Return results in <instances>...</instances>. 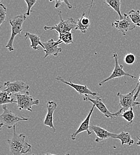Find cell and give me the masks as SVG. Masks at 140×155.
Returning a JSON list of instances; mask_svg holds the SVG:
<instances>
[{
	"label": "cell",
	"mask_w": 140,
	"mask_h": 155,
	"mask_svg": "<svg viewBox=\"0 0 140 155\" xmlns=\"http://www.w3.org/2000/svg\"><path fill=\"white\" fill-rule=\"evenodd\" d=\"M3 113L0 116V130L2 127H5L8 129L13 128L20 121H26L28 120V118L24 117L23 116H20L13 114L10 110H9L7 106L3 105Z\"/></svg>",
	"instance_id": "3"
},
{
	"label": "cell",
	"mask_w": 140,
	"mask_h": 155,
	"mask_svg": "<svg viewBox=\"0 0 140 155\" xmlns=\"http://www.w3.org/2000/svg\"><path fill=\"white\" fill-rule=\"evenodd\" d=\"M129 18L136 26L140 27V11L131 10L128 14Z\"/></svg>",
	"instance_id": "21"
},
{
	"label": "cell",
	"mask_w": 140,
	"mask_h": 155,
	"mask_svg": "<svg viewBox=\"0 0 140 155\" xmlns=\"http://www.w3.org/2000/svg\"><path fill=\"white\" fill-rule=\"evenodd\" d=\"M25 39H27L28 38L29 39L31 42V47L35 50H40L38 48V45H40L41 47L44 50L45 47L42 44V42L41 41L40 36H38L36 34H31L29 32H26L25 35Z\"/></svg>",
	"instance_id": "17"
},
{
	"label": "cell",
	"mask_w": 140,
	"mask_h": 155,
	"mask_svg": "<svg viewBox=\"0 0 140 155\" xmlns=\"http://www.w3.org/2000/svg\"><path fill=\"white\" fill-rule=\"evenodd\" d=\"M57 107V103L56 101H49L47 104V114L45 116V120L44 121V124L51 128L54 133H56V128L54 126L53 123V115L55 110Z\"/></svg>",
	"instance_id": "14"
},
{
	"label": "cell",
	"mask_w": 140,
	"mask_h": 155,
	"mask_svg": "<svg viewBox=\"0 0 140 155\" xmlns=\"http://www.w3.org/2000/svg\"><path fill=\"white\" fill-rule=\"evenodd\" d=\"M32 155H35V154H32Z\"/></svg>",
	"instance_id": "32"
},
{
	"label": "cell",
	"mask_w": 140,
	"mask_h": 155,
	"mask_svg": "<svg viewBox=\"0 0 140 155\" xmlns=\"http://www.w3.org/2000/svg\"><path fill=\"white\" fill-rule=\"evenodd\" d=\"M112 26H115L116 28L121 32L123 35L125 36L128 31L134 30L136 26L133 23L132 20L126 13L123 15V19L117 20L112 24Z\"/></svg>",
	"instance_id": "10"
},
{
	"label": "cell",
	"mask_w": 140,
	"mask_h": 155,
	"mask_svg": "<svg viewBox=\"0 0 140 155\" xmlns=\"http://www.w3.org/2000/svg\"><path fill=\"white\" fill-rule=\"evenodd\" d=\"M59 15L60 18V22L53 26H45L44 29L47 30H54L57 34H60L64 32H69L74 31L76 29L77 22L73 18H69L68 19L64 20L62 18L61 12H59Z\"/></svg>",
	"instance_id": "5"
},
{
	"label": "cell",
	"mask_w": 140,
	"mask_h": 155,
	"mask_svg": "<svg viewBox=\"0 0 140 155\" xmlns=\"http://www.w3.org/2000/svg\"><path fill=\"white\" fill-rule=\"evenodd\" d=\"M61 43L63 42L60 39L57 41H55L53 38L50 39L47 42H42L45 47V49L44 50V51L45 53L44 58H47L50 55H53L55 57L57 56L59 53L62 51V48L59 47Z\"/></svg>",
	"instance_id": "11"
},
{
	"label": "cell",
	"mask_w": 140,
	"mask_h": 155,
	"mask_svg": "<svg viewBox=\"0 0 140 155\" xmlns=\"http://www.w3.org/2000/svg\"><path fill=\"white\" fill-rule=\"evenodd\" d=\"M90 130H92L96 135V138L95 140L97 143H101L106 140L109 138H116L118 134H115L109 132L107 130L97 125H91Z\"/></svg>",
	"instance_id": "13"
},
{
	"label": "cell",
	"mask_w": 140,
	"mask_h": 155,
	"mask_svg": "<svg viewBox=\"0 0 140 155\" xmlns=\"http://www.w3.org/2000/svg\"><path fill=\"white\" fill-rule=\"evenodd\" d=\"M56 79L58 81H61L64 84L68 85L69 86L74 88L80 95H84V96H99V94L96 92L91 91L86 85H82L80 84H75L72 82L71 80L69 82L66 81L64 79H63L60 76H58L56 78Z\"/></svg>",
	"instance_id": "12"
},
{
	"label": "cell",
	"mask_w": 140,
	"mask_h": 155,
	"mask_svg": "<svg viewBox=\"0 0 140 155\" xmlns=\"http://www.w3.org/2000/svg\"><path fill=\"white\" fill-rule=\"evenodd\" d=\"M139 83L140 84V78H139Z\"/></svg>",
	"instance_id": "31"
},
{
	"label": "cell",
	"mask_w": 140,
	"mask_h": 155,
	"mask_svg": "<svg viewBox=\"0 0 140 155\" xmlns=\"http://www.w3.org/2000/svg\"><path fill=\"white\" fill-rule=\"evenodd\" d=\"M59 39L62 41L63 43L66 44H70L73 43V37H72V32H64L59 34Z\"/></svg>",
	"instance_id": "22"
},
{
	"label": "cell",
	"mask_w": 140,
	"mask_h": 155,
	"mask_svg": "<svg viewBox=\"0 0 140 155\" xmlns=\"http://www.w3.org/2000/svg\"><path fill=\"white\" fill-rule=\"evenodd\" d=\"M53 2H55L56 3V5H55V8H57L60 7L61 5V4L63 3V2H64V0H63V1H60V0H57V1H53Z\"/></svg>",
	"instance_id": "27"
},
{
	"label": "cell",
	"mask_w": 140,
	"mask_h": 155,
	"mask_svg": "<svg viewBox=\"0 0 140 155\" xmlns=\"http://www.w3.org/2000/svg\"><path fill=\"white\" fill-rule=\"evenodd\" d=\"M43 155H54V154H52V153H46V154H44ZM65 155H70L69 153H66Z\"/></svg>",
	"instance_id": "30"
},
{
	"label": "cell",
	"mask_w": 140,
	"mask_h": 155,
	"mask_svg": "<svg viewBox=\"0 0 140 155\" xmlns=\"http://www.w3.org/2000/svg\"><path fill=\"white\" fill-rule=\"evenodd\" d=\"M18 108L20 110H28L32 112V106L40 104L39 100H34V98L29 95V92L23 94L16 95Z\"/></svg>",
	"instance_id": "6"
},
{
	"label": "cell",
	"mask_w": 140,
	"mask_h": 155,
	"mask_svg": "<svg viewBox=\"0 0 140 155\" xmlns=\"http://www.w3.org/2000/svg\"><path fill=\"white\" fill-rule=\"evenodd\" d=\"M104 3H106L108 6L112 7L118 14L120 20L123 19V16H122L120 12V0H105Z\"/></svg>",
	"instance_id": "19"
},
{
	"label": "cell",
	"mask_w": 140,
	"mask_h": 155,
	"mask_svg": "<svg viewBox=\"0 0 140 155\" xmlns=\"http://www.w3.org/2000/svg\"><path fill=\"white\" fill-rule=\"evenodd\" d=\"M115 139H118L120 140L122 146L126 144L129 146H131L134 143V140L132 138L130 134L127 132L122 131L120 134H118Z\"/></svg>",
	"instance_id": "18"
},
{
	"label": "cell",
	"mask_w": 140,
	"mask_h": 155,
	"mask_svg": "<svg viewBox=\"0 0 140 155\" xmlns=\"http://www.w3.org/2000/svg\"><path fill=\"white\" fill-rule=\"evenodd\" d=\"M11 96L5 91H1L0 93V104L6 105L8 103H17V101L11 98Z\"/></svg>",
	"instance_id": "20"
},
{
	"label": "cell",
	"mask_w": 140,
	"mask_h": 155,
	"mask_svg": "<svg viewBox=\"0 0 140 155\" xmlns=\"http://www.w3.org/2000/svg\"><path fill=\"white\" fill-rule=\"evenodd\" d=\"M7 15V8L3 4H0V25L5 21Z\"/></svg>",
	"instance_id": "24"
},
{
	"label": "cell",
	"mask_w": 140,
	"mask_h": 155,
	"mask_svg": "<svg viewBox=\"0 0 140 155\" xmlns=\"http://www.w3.org/2000/svg\"><path fill=\"white\" fill-rule=\"evenodd\" d=\"M120 116L124 118V119H125L127 122H128L129 124L131 125L135 117V115L133 111V107H131L128 110L124 112Z\"/></svg>",
	"instance_id": "23"
},
{
	"label": "cell",
	"mask_w": 140,
	"mask_h": 155,
	"mask_svg": "<svg viewBox=\"0 0 140 155\" xmlns=\"http://www.w3.org/2000/svg\"><path fill=\"white\" fill-rule=\"evenodd\" d=\"M90 26V19L86 16L85 12L83 13L82 17L78 20L75 30H80L83 34H86Z\"/></svg>",
	"instance_id": "16"
},
{
	"label": "cell",
	"mask_w": 140,
	"mask_h": 155,
	"mask_svg": "<svg viewBox=\"0 0 140 155\" xmlns=\"http://www.w3.org/2000/svg\"><path fill=\"white\" fill-rule=\"evenodd\" d=\"M27 17L25 15H20L15 18L13 20H10L9 23L11 26V35L9 39L6 48L9 51H13V41L15 38L18 35H19L21 32L22 31V25L23 23L26 19Z\"/></svg>",
	"instance_id": "4"
},
{
	"label": "cell",
	"mask_w": 140,
	"mask_h": 155,
	"mask_svg": "<svg viewBox=\"0 0 140 155\" xmlns=\"http://www.w3.org/2000/svg\"><path fill=\"white\" fill-rule=\"evenodd\" d=\"M5 90L10 96L15 94H23L28 92L29 86L25 82L21 81H16L14 82L7 81L4 84Z\"/></svg>",
	"instance_id": "7"
},
{
	"label": "cell",
	"mask_w": 140,
	"mask_h": 155,
	"mask_svg": "<svg viewBox=\"0 0 140 155\" xmlns=\"http://www.w3.org/2000/svg\"><path fill=\"white\" fill-rule=\"evenodd\" d=\"M24 1L28 5V11H27V13L24 15L26 17H28V16H29L31 12H33V11L31 10V8L35 5V4L37 2V1L36 0H25Z\"/></svg>",
	"instance_id": "26"
},
{
	"label": "cell",
	"mask_w": 140,
	"mask_h": 155,
	"mask_svg": "<svg viewBox=\"0 0 140 155\" xmlns=\"http://www.w3.org/2000/svg\"><path fill=\"white\" fill-rule=\"evenodd\" d=\"M83 100V101L91 102L93 104V105H95V106L107 118L116 119L118 116H120V115L123 114V112H122V110L120 109H119V110L117 112H116V113H112V112H110L108 110V109L107 108L106 106L103 102L102 99H101V97H97L96 99H93V98H90L89 96H84Z\"/></svg>",
	"instance_id": "8"
},
{
	"label": "cell",
	"mask_w": 140,
	"mask_h": 155,
	"mask_svg": "<svg viewBox=\"0 0 140 155\" xmlns=\"http://www.w3.org/2000/svg\"><path fill=\"white\" fill-rule=\"evenodd\" d=\"M113 58H114L115 60V69L112 72V74L110 75L109 77L106 78V79L101 81L99 84V85L100 87L102 86L104 84H105L106 82L110 81L112 79H116L118 78L122 77H129L132 78L133 79H135L136 77L135 76L132 75L128 73H126L125 71H124L123 70V65H120L119 64V61H118V55L117 54L116 52H115L113 53Z\"/></svg>",
	"instance_id": "9"
},
{
	"label": "cell",
	"mask_w": 140,
	"mask_h": 155,
	"mask_svg": "<svg viewBox=\"0 0 140 155\" xmlns=\"http://www.w3.org/2000/svg\"><path fill=\"white\" fill-rule=\"evenodd\" d=\"M64 3L67 5V7H68V8H69V9H72V8L73 6L70 4V2H69V1H67V0H64Z\"/></svg>",
	"instance_id": "28"
},
{
	"label": "cell",
	"mask_w": 140,
	"mask_h": 155,
	"mask_svg": "<svg viewBox=\"0 0 140 155\" xmlns=\"http://www.w3.org/2000/svg\"><path fill=\"white\" fill-rule=\"evenodd\" d=\"M136 58L135 56L132 53H128L127 54L125 58H124V61L125 63L128 65H132L134 63L135 61Z\"/></svg>",
	"instance_id": "25"
},
{
	"label": "cell",
	"mask_w": 140,
	"mask_h": 155,
	"mask_svg": "<svg viewBox=\"0 0 140 155\" xmlns=\"http://www.w3.org/2000/svg\"><path fill=\"white\" fill-rule=\"evenodd\" d=\"M25 138L24 134H17L16 126L14 127L12 138L7 141L10 147V155H22L32 151L31 145L25 141Z\"/></svg>",
	"instance_id": "1"
},
{
	"label": "cell",
	"mask_w": 140,
	"mask_h": 155,
	"mask_svg": "<svg viewBox=\"0 0 140 155\" xmlns=\"http://www.w3.org/2000/svg\"><path fill=\"white\" fill-rule=\"evenodd\" d=\"M137 138H138V142L137 143V146H140V138L138 137H137Z\"/></svg>",
	"instance_id": "29"
},
{
	"label": "cell",
	"mask_w": 140,
	"mask_h": 155,
	"mask_svg": "<svg viewBox=\"0 0 140 155\" xmlns=\"http://www.w3.org/2000/svg\"><path fill=\"white\" fill-rule=\"evenodd\" d=\"M95 105H93L90 113L88 114V116L86 117V118L85 119V120L80 124V127L78 128V129L77 130L76 132H75L73 134H72L71 135V138L72 140H75L77 138V136L80 134L81 133H83V132H87L88 133V136H90L92 134V133L90 131V120H91V117L92 115V114L94 110V108H95Z\"/></svg>",
	"instance_id": "15"
},
{
	"label": "cell",
	"mask_w": 140,
	"mask_h": 155,
	"mask_svg": "<svg viewBox=\"0 0 140 155\" xmlns=\"http://www.w3.org/2000/svg\"><path fill=\"white\" fill-rule=\"evenodd\" d=\"M140 93V84L138 82L135 88L127 94H122L118 93L116 96L119 97V106L123 113L130 108L140 106V102L137 101Z\"/></svg>",
	"instance_id": "2"
}]
</instances>
